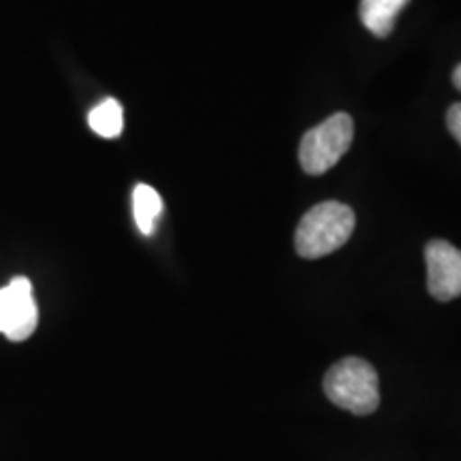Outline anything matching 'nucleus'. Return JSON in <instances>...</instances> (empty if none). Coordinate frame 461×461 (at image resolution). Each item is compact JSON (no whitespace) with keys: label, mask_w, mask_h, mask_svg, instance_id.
<instances>
[{"label":"nucleus","mask_w":461,"mask_h":461,"mask_svg":"<svg viewBox=\"0 0 461 461\" xmlns=\"http://www.w3.org/2000/svg\"><path fill=\"white\" fill-rule=\"evenodd\" d=\"M355 230L353 207L339 201H325L305 212L295 230V250L303 258L331 255L350 240Z\"/></svg>","instance_id":"nucleus-1"},{"label":"nucleus","mask_w":461,"mask_h":461,"mask_svg":"<svg viewBox=\"0 0 461 461\" xmlns=\"http://www.w3.org/2000/svg\"><path fill=\"white\" fill-rule=\"evenodd\" d=\"M322 389L338 408L359 417L372 414L380 403L378 374L372 363L359 357H346L330 367L322 380Z\"/></svg>","instance_id":"nucleus-2"},{"label":"nucleus","mask_w":461,"mask_h":461,"mask_svg":"<svg viewBox=\"0 0 461 461\" xmlns=\"http://www.w3.org/2000/svg\"><path fill=\"white\" fill-rule=\"evenodd\" d=\"M355 137V124L348 113H333L325 122L303 135L299 146V163L310 176H322L348 152Z\"/></svg>","instance_id":"nucleus-3"},{"label":"nucleus","mask_w":461,"mask_h":461,"mask_svg":"<svg viewBox=\"0 0 461 461\" xmlns=\"http://www.w3.org/2000/svg\"><path fill=\"white\" fill-rule=\"evenodd\" d=\"M39 308L31 280L20 276L0 288V333L11 342H24L37 331Z\"/></svg>","instance_id":"nucleus-4"},{"label":"nucleus","mask_w":461,"mask_h":461,"mask_svg":"<svg viewBox=\"0 0 461 461\" xmlns=\"http://www.w3.org/2000/svg\"><path fill=\"white\" fill-rule=\"evenodd\" d=\"M428 291L438 302L461 297V250L445 240L429 241L425 248Z\"/></svg>","instance_id":"nucleus-5"},{"label":"nucleus","mask_w":461,"mask_h":461,"mask_svg":"<svg viewBox=\"0 0 461 461\" xmlns=\"http://www.w3.org/2000/svg\"><path fill=\"white\" fill-rule=\"evenodd\" d=\"M411 0H361L359 15L363 26L376 37H389L393 31L395 17Z\"/></svg>","instance_id":"nucleus-6"},{"label":"nucleus","mask_w":461,"mask_h":461,"mask_svg":"<svg viewBox=\"0 0 461 461\" xmlns=\"http://www.w3.org/2000/svg\"><path fill=\"white\" fill-rule=\"evenodd\" d=\"M132 214H135V222L141 233L152 235L160 214H163V199L157 190L148 184H137L132 190Z\"/></svg>","instance_id":"nucleus-7"},{"label":"nucleus","mask_w":461,"mask_h":461,"mask_svg":"<svg viewBox=\"0 0 461 461\" xmlns=\"http://www.w3.org/2000/svg\"><path fill=\"white\" fill-rule=\"evenodd\" d=\"M88 124L96 135L105 137V140H115L122 135L124 129V112L115 99H105L96 107L90 109Z\"/></svg>","instance_id":"nucleus-8"},{"label":"nucleus","mask_w":461,"mask_h":461,"mask_svg":"<svg viewBox=\"0 0 461 461\" xmlns=\"http://www.w3.org/2000/svg\"><path fill=\"white\" fill-rule=\"evenodd\" d=\"M447 126H448V131H451V135L457 140V143L461 146V103H455V105L448 107Z\"/></svg>","instance_id":"nucleus-9"},{"label":"nucleus","mask_w":461,"mask_h":461,"mask_svg":"<svg viewBox=\"0 0 461 461\" xmlns=\"http://www.w3.org/2000/svg\"><path fill=\"white\" fill-rule=\"evenodd\" d=\"M453 84H455V88L461 92V65L453 71Z\"/></svg>","instance_id":"nucleus-10"}]
</instances>
